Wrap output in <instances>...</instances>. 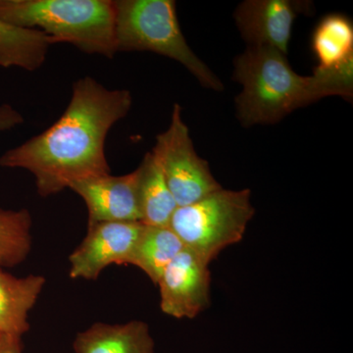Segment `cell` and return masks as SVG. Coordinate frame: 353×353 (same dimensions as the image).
Instances as JSON below:
<instances>
[{"mask_svg":"<svg viewBox=\"0 0 353 353\" xmlns=\"http://www.w3.org/2000/svg\"><path fill=\"white\" fill-rule=\"evenodd\" d=\"M128 90H110L92 77L74 83L59 119L38 136L7 150L0 166L29 171L39 196L59 194L80 181L109 175L108 132L131 110Z\"/></svg>","mask_w":353,"mask_h":353,"instance_id":"6da1fadb","label":"cell"},{"mask_svg":"<svg viewBox=\"0 0 353 353\" xmlns=\"http://www.w3.org/2000/svg\"><path fill=\"white\" fill-rule=\"evenodd\" d=\"M234 79L243 85L236 101L241 124H273L324 97L352 99L353 61L301 76L280 51L250 46L234 60Z\"/></svg>","mask_w":353,"mask_h":353,"instance_id":"7a4b0ae2","label":"cell"},{"mask_svg":"<svg viewBox=\"0 0 353 353\" xmlns=\"http://www.w3.org/2000/svg\"><path fill=\"white\" fill-rule=\"evenodd\" d=\"M0 20L38 30L88 54L113 59L117 53L111 0H0Z\"/></svg>","mask_w":353,"mask_h":353,"instance_id":"3957f363","label":"cell"},{"mask_svg":"<svg viewBox=\"0 0 353 353\" xmlns=\"http://www.w3.org/2000/svg\"><path fill=\"white\" fill-rule=\"evenodd\" d=\"M117 52L150 51L171 58L189 70L205 88L223 90L217 76L190 48L179 23L173 0H116Z\"/></svg>","mask_w":353,"mask_h":353,"instance_id":"277c9868","label":"cell"},{"mask_svg":"<svg viewBox=\"0 0 353 353\" xmlns=\"http://www.w3.org/2000/svg\"><path fill=\"white\" fill-rule=\"evenodd\" d=\"M254 213L250 190L222 188L176 208L169 226L187 250L210 264L228 246L241 243Z\"/></svg>","mask_w":353,"mask_h":353,"instance_id":"5b68a950","label":"cell"},{"mask_svg":"<svg viewBox=\"0 0 353 353\" xmlns=\"http://www.w3.org/2000/svg\"><path fill=\"white\" fill-rule=\"evenodd\" d=\"M152 152L161 165L178 208L190 205L222 189L208 161L194 150L179 104L174 105L168 129L157 136Z\"/></svg>","mask_w":353,"mask_h":353,"instance_id":"8992f818","label":"cell"},{"mask_svg":"<svg viewBox=\"0 0 353 353\" xmlns=\"http://www.w3.org/2000/svg\"><path fill=\"white\" fill-rule=\"evenodd\" d=\"M209 265L185 248L176 255L157 283L162 312L176 319H194L209 307Z\"/></svg>","mask_w":353,"mask_h":353,"instance_id":"52a82bcc","label":"cell"},{"mask_svg":"<svg viewBox=\"0 0 353 353\" xmlns=\"http://www.w3.org/2000/svg\"><path fill=\"white\" fill-rule=\"evenodd\" d=\"M143 228L139 222H103L88 226L83 243L70 255V277L97 280L110 265H129Z\"/></svg>","mask_w":353,"mask_h":353,"instance_id":"ba28073f","label":"cell"},{"mask_svg":"<svg viewBox=\"0 0 353 353\" xmlns=\"http://www.w3.org/2000/svg\"><path fill=\"white\" fill-rule=\"evenodd\" d=\"M139 167L123 176L109 175L80 181L70 185L85 201L88 226L103 222L141 223Z\"/></svg>","mask_w":353,"mask_h":353,"instance_id":"9c48e42d","label":"cell"},{"mask_svg":"<svg viewBox=\"0 0 353 353\" xmlns=\"http://www.w3.org/2000/svg\"><path fill=\"white\" fill-rule=\"evenodd\" d=\"M308 4L290 0H246L234 19L250 46L270 48L287 55L292 27Z\"/></svg>","mask_w":353,"mask_h":353,"instance_id":"30bf717a","label":"cell"},{"mask_svg":"<svg viewBox=\"0 0 353 353\" xmlns=\"http://www.w3.org/2000/svg\"><path fill=\"white\" fill-rule=\"evenodd\" d=\"M73 347L76 353H155L150 327L139 320L121 325L97 323L78 334Z\"/></svg>","mask_w":353,"mask_h":353,"instance_id":"8fae6325","label":"cell"},{"mask_svg":"<svg viewBox=\"0 0 353 353\" xmlns=\"http://www.w3.org/2000/svg\"><path fill=\"white\" fill-rule=\"evenodd\" d=\"M46 284L41 275L16 278L0 267V334L20 336L29 331L28 315Z\"/></svg>","mask_w":353,"mask_h":353,"instance_id":"7c38bea8","label":"cell"},{"mask_svg":"<svg viewBox=\"0 0 353 353\" xmlns=\"http://www.w3.org/2000/svg\"><path fill=\"white\" fill-rule=\"evenodd\" d=\"M54 39L38 31L0 20V67L36 71L46 62Z\"/></svg>","mask_w":353,"mask_h":353,"instance_id":"4fadbf2b","label":"cell"},{"mask_svg":"<svg viewBox=\"0 0 353 353\" xmlns=\"http://www.w3.org/2000/svg\"><path fill=\"white\" fill-rule=\"evenodd\" d=\"M139 203L141 224L145 226H169L178 208L167 185L161 165L154 153H146L139 165Z\"/></svg>","mask_w":353,"mask_h":353,"instance_id":"5bb4252c","label":"cell"},{"mask_svg":"<svg viewBox=\"0 0 353 353\" xmlns=\"http://www.w3.org/2000/svg\"><path fill=\"white\" fill-rule=\"evenodd\" d=\"M185 248L170 226L155 227L143 225L129 265L145 272L157 284L166 267Z\"/></svg>","mask_w":353,"mask_h":353,"instance_id":"9a60e30c","label":"cell"},{"mask_svg":"<svg viewBox=\"0 0 353 353\" xmlns=\"http://www.w3.org/2000/svg\"><path fill=\"white\" fill-rule=\"evenodd\" d=\"M311 46L317 69H334L353 60L352 21L340 14L326 16L316 27Z\"/></svg>","mask_w":353,"mask_h":353,"instance_id":"2e32d148","label":"cell"},{"mask_svg":"<svg viewBox=\"0 0 353 353\" xmlns=\"http://www.w3.org/2000/svg\"><path fill=\"white\" fill-rule=\"evenodd\" d=\"M32 217L27 209L0 208V264L22 263L32 248Z\"/></svg>","mask_w":353,"mask_h":353,"instance_id":"e0dca14e","label":"cell"},{"mask_svg":"<svg viewBox=\"0 0 353 353\" xmlns=\"http://www.w3.org/2000/svg\"><path fill=\"white\" fill-rule=\"evenodd\" d=\"M24 122V118L8 104L0 105V132L9 131Z\"/></svg>","mask_w":353,"mask_h":353,"instance_id":"ac0fdd59","label":"cell"},{"mask_svg":"<svg viewBox=\"0 0 353 353\" xmlns=\"http://www.w3.org/2000/svg\"><path fill=\"white\" fill-rule=\"evenodd\" d=\"M0 353H22L20 336L0 334Z\"/></svg>","mask_w":353,"mask_h":353,"instance_id":"d6986e66","label":"cell"},{"mask_svg":"<svg viewBox=\"0 0 353 353\" xmlns=\"http://www.w3.org/2000/svg\"><path fill=\"white\" fill-rule=\"evenodd\" d=\"M0 267H1V264H0Z\"/></svg>","mask_w":353,"mask_h":353,"instance_id":"ffe728a7","label":"cell"}]
</instances>
